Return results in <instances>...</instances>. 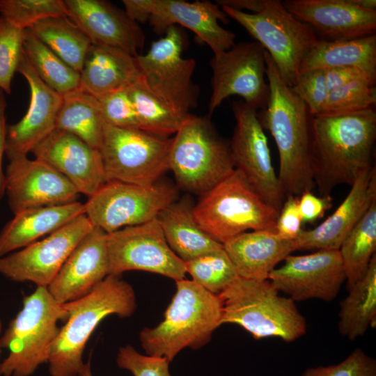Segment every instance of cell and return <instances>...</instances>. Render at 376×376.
<instances>
[{
	"mask_svg": "<svg viewBox=\"0 0 376 376\" xmlns=\"http://www.w3.org/2000/svg\"><path fill=\"white\" fill-rule=\"evenodd\" d=\"M340 302L338 329L350 340L363 336L376 318V255L365 276Z\"/></svg>",
	"mask_w": 376,
	"mask_h": 376,
	"instance_id": "obj_31",
	"label": "cell"
},
{
	"mask_svg": "<svg viewBox=\"0 0 376 376\" xmlns=\"http://www.w3.org/2000/svg\"><path fill=\"white\" fill-rule=\"evenodd\" d=\"M344 66L376 73V34L347 40L319 39L304 58L299 73Z\"/></svg>",
	"mask_w": 376,
	"mask_h": 376,
	"instance_id": "obj_30",
	"label": "cell"
},
{
	"mask_svg": "<svg viewBox=\"0 0 376 376\" xmlns=\"http://www.w3.org/2000/svg\"><path fill=\"white\" fill-rule=\"evenodd\" d=\"M178 198V188L168 182L142 186L107 181L88 197L84 214L93 226L111 233L156 219Z\"/></svg>",
	"mask_w": 376,
	"mask_h": 376,
	"instance_id": "obj_11",
	"label": "cell"
},
{
	"mask_svg": "<svg viewBox=\"0 0 376 376\" xmlns=\"http://www.w3.org/2000/svg\"><path fill=\"white\" fill-rule=\"evenodd\" d=\"M31 152L88 198L107 182L100 150L68 132L54 129Z\"/></svg>",
	"mask_w": 376,
	"mask_h": 376,
	"instance_id": "obj_20",
	"label": "cell"
},
{
	"mask_svg": "<svg viewBox=\"0 0 376 376\" xmlns=\"http://www.w3.org/2000/svg\"><path fill=\"white\" fill-rule=\"evenodd\" d=\"M79 376H93L91 373L90 362L84 363V367Z\"/></svg>",
	"mask_w": 376,
	"mask_h": 376,
	"instance_id": "obj_50",
	"label": "cell"
},
{
	"mask_svg": "<svg viewBox=\"0 0 376 376\" xmlns=\"http://www.w3.org/2000/svg\"><path fill=\"white\" fill-rule=\"evenodd\" d=\"M292 91L305 103L313 117L319 116L329 95L324 70L300 72Z\"/></svg>",
	"mask_w": 376,
	"mask_h": 376,
	"instance_id": "obj_42",
	"label": "cell"
},
{
	"mask_svg": "<svg viewBox=\"0 0 376 376\" xmlns=\"http://www.w3.org/2000/svg\"><path fill=\"white\" fill-rule=\"evenodd\" d=\"M283 3L321 40H347L375 34L376 10L363 8L364 0H286Z\"/></svg>",
	"mask_w": 376,
	"mask_h": 376,
	"instance_id": "obj_19",
	"label": "cell"
},
{
	"mask_svg": "<svg viewBox=\"0 0 376 376\" xmlns=\"http://www.w3.org/2000/svg\"><path fill=\"white\" fill-rule=\"evenodd\" d=\"M24 54L40 79L61 95L80 87V73L54 53L27 29L24 30Z\"/></svg>",
	"mask_w": 376,
	"mask_h": 376,
	"instance_id": "obj_35",
	"label": "cell"
},
{
	"mask_svg": "<svg viewBox=\"0 0 376 376\" xmlns=\"http://www.w3.org/2000/svg\"><path fill=\"white\" fill-rule=\"evenodd\" d=\"M1 330H2V322H1V320L0 319V336H1ZM1 347L0 346V357H1Z\"/></svg>",
	"mask_w": 376,
	"mask_h": 376,
	"instance_id": "obj_51",
	"label": "cell"
},
{
	"mask_svg": "<svg viewBox=\"0 0 376 376\" xmlns=\"http://www.w3.org/2000/svg\"><path fill=\"white\" fill-rule=\"evenodd\" d=\"M96 98L102 118L107 125L122 128H139L128 87Z\"/></svg>",
	"mask_w": 376,
	"mask_h": 376,
	"instance_id": "obj_41",
	"label": "cell"
},
{
	"mask_svg": "<svg viewBox=\"0 0 376 376\" xmlns=\"http://www.w3.org/2000/svg\"><path fill=\"white\" fill-rule=\"evenodd\" d=\"M62 97L55 129L72 134L100 150L106 123L97 99L80 88Z\"/></svg>",
	"mask_w": 376,
	"mask_h": 376,
	"instance_id": "obj_32",
	"label": "cell"
},
{
	"mask_svg": "<svg viewBox=\"0 0 376 376\" xmlns=\"http://www.w3.org/2000/svg\"><path fill=\"white\" fill-rule=\"evenodd\" d=\"M219 296L221 324H237L256 340L275 337L290 343L306 332V319L295 301L280 295L268 279L238 276Z\"/></svg>",
	"mask_w": 376,
	"mask_h": 376,
	"instance_id": "obj_5",
	"label": "cell"
},
{
	"mask_svg": "<svg viewBox=\"0 0 376 376\" xmlns=\"http://www.w3.org/2000/svg\"><path fill=\"white\" fill-rule=\"evenodd\" d=\"M221 8L265 49L281 77L292 86L304 58L319 40L315 31L291 14L279 0H265L256 13L226 6Z\"/></svg>",
	"mask_w": 376,
	"mask_h": 376,
	"instance_id": "obj_9",
	"label": "cell"
},
{
	"mask_svg": "<svg viewBox=\"0 0 376 376\" xmlns=\"http://www.w3.org/2000/svg\"><path fill=\"white\" fill-rule=\"evenodd\" d=\"M269 95L258 113L264 130L274 139L279 156V179L285 197L311 191L315 184L311 169V125L313 116L305 103L281 77L265 51Z\"/></svg>",
	"mask_w": 376,
	"mask_h": 376,
	"instance_id": "obj_2",
	"label": "cell"
},
{
	"mask_svg": "<svg viewBox=\"0 0 376 376\" xmlns=\"http://www.w3.org/2000/svg\"><path fill=\"white\" fill-rule=\"evenodd\" d=\"M154 0H123L125 13L135 23L149 20Z\"/></svg>",
	"mask_w": 376,
	"mask_h": 376,
	"instance_id": "obj_48",
	"label": "cell"
},
{
	"mask_svg": "<svg viewBox=\"0 0 376 376\" xmlns=\"http://www.w3.org/2000/svg\"><path fill=\"white\" fill-rule=\"evenodd\" d=\"M324 74L329 92L364 76L376 77V73L353 66L328 68L324 70Z\"/></svg>",
	"mask_w": 376,
	"mask_h": 376,
	"instance_id": "obj_47",
	"label": "cell"
},
{
	"mask_svg": "<svg viewBox=\"0 0 376 376\" xmlns=\"http://www.w3.org/2000/svg\"><path fill=\"white\" fill-rule=\"evenodd\" d=\"M140 77L136 56L120 49L92 45L80 72L79 88L99 97L128 87Z\"/></svg>",
	"mask_w": 376,
	"mask_h": 376,
	"instance_id": "obj_28",
	"label": "cell"
},
{
	"mask_svg": "<svg viewBox=\"0 0 376 376\" xmlns=\"http://www.w3.org/2000/svg\"><path fill=\"white\" fill-rule=\"evenodd\" d=\"M94 226L81 214L45 238L0 257V274L47 288L70 253Z\"/></svg>",
	"mask_w": 376,
	"mask_h": 376,
	"instance_id": "obj_16",
	"label": "cell"
},
{
	"mask_svg": "<svg viewBox=\"0 0 376 376\" xmlns=\"http://www.w3.org/2000/svg\"><path fill=\"white\" fill-rule=\"evenodd\" d=\"M176 291L156 327L139 334L148 355L164 357L170 363L183 349H198L207 343L221 325L222 303L214 295L192 280L175 281Z\"/></svg>",
	"mask_w": 376,
	"mask_h": 376,
	"instance_id": "obj_4",
	"label": "cell"
},
{
	"mask_svg": "<svg viewBox=\"0 0 376 376\" xmlns=\"http://www.w3.org/2000/svg\"><path fill=\"white\" fill-rule=\"evenodd\" d=\"M194 207L191 199L185 196L169 205L157 217L168 245L185 263L224 247L201 227Z\"/></svg>",
	"mask_w": 376,
	"mask_h": 376,
	"instance_id": "obj_29",
	"label": "cell"
},
{
	"mask_svg": "<svg viewBox=\"0 0 376 376\" xmlns=\"http://www.w3.org/2000/svg\"><path fill=\"white\" fill-rule=\"evenodd\" d=\"M376 139L374 107L335 116L313 117L311 169L320 196H330L338 185H352L358 175L373 166Z\"/></svg>",
	"mask_w": 376,
	"mask_h": 376,
	"instance_id": "obj_1",
	"label": "cell"
},
{
	"mask_svg": "<svg viewBox=\"0 0 376 376\" xmlns=\"http://www.w3.org/2000/svg\"><path fill=\"white\" fill-rule=\"evenodd\" d=\"M68 17L88 38L92 45L122 49L139 55L145 35L125 11L103 0H64Z\"/></svg>",
	"mask_w": 376,
	"mask_h": 376,
	"instance_id": "obj_22",
	"label": "cell"
},
{
	"mask_svg": "<svg viewBox=\"0 0 376 376\" xmlns=\"http://www.w3.org/2000/svg\"><path fill=\"white\" fill-rule=\"evenodd\" d=\"M185 263L192 281L217 295L239 276L224 247Z\"/></svg>",
	"mask_w": 376,
	"mask_h": 376,
	"instance_id": "obj_37",
	"label": "cell"
},
{
	"mask_svg": "<svg viewBox=\"0 0 376 376\" xmlns=\"http://www.w3.org/2000/svg\"><path fill=\"white\" fill-rule=\"evenodd\" d=\"M29 29L68 65L81 72L92 43L68 17H48Z\"/></svg>",
	"mask_w": 376,
	"mask_h": 376,
	"instance_id": "obj_33",
	"label": "cell"
},
{
	"mask_svg": "<svg viewBox=\"0 0 376 376\" xmlns=\"http://www.w3.org/2000/svg\"><path fill=\"white\" fill-rule=\"evenodd\" d=\"M109 275L107 233L94 226L77 244L47 290L60 304L88 295Z\"/></svg>",
	"mask_w": 376,
	"mask_h": 376,
	"instance_id": "obj_21",
	"label": "cell"
},
{
	"mask_svg": "<svg viewBox=\"0 0 376 376\" xmlns=\"http://www.w3.org/2000/svg\"><path fill=\"white\" fill-rule=\"evenodd\" d=\"M17 72L26 79L31 95L27 111L23 118L17 123L7 126L5 154L8 159L27 155L55 129L63 97L40 79L24 52Z\"/></svg>",
	"mask_w": 376,
	"mask_h": 376,
	"instance_id": "obj_24",
	"label": "cell"
},
{
	"mask_svg": "<svg viewBox=\"0 0 376 376\" xmlns=\"http://www.w3.org/2000/svg\"><path fill=\"white\" fill-rule=\"evenodd\" d=\"M109 275L141 270L185 279V263L171 249L157 219L107 233Z\"/></svg>",
	"mask_w": 376,
	"mask_h": 376,
	"instance_id": "obj_14",
	"label": "cell"
},
{
	"mask_svg": "<svg viewBox=\"0 0 376 376\" xmlns=\"http://www.w3.org/2000/svg\"><path fill=\"white\" fill-rule=\"evenodd\" d=\"M299 196H287L279 212L276 222V233L283 238L295 240L301 231L303 223L299 210Z\"/></svg>",
	"mask_w": 376,
	"mask_h": 376,
	"instance_id": "obj_45",
	"label": "cell"
},
{
	"mask_svg": "<svg viewBox=\"0 0 376 376\" xmlns=\"http://www.w3.org/2000/svg\"><path fill=\"white\" fill-rule=\"evenodd\" d=\"M268 280L279 292L294 301L318 299L334 300L346 280L338 250H320L311 253L290 255Z\"/></svg>",
	"mask_w": 376,
	"mask_h": 376,
	"instance_id": "obj_17",
	"label": "cell"
},
{
	"mask_svg": "<svg viewBox=\"0 0 376 376\" xmlns=\"http://www.w3.org/2000/svg\"><path fill=\"white\" fill-rule=\"evenodd\" d=\"M137 116L139 128L148 132L169 136L175 134L187 118L164 100L154 94L141 76L128 86Z\"/></svg>",
	"mask_w": 376,
	"mask_h": 376,
	"instance_id": "obj_36",
	"label": "cell"
},
{
	"mask_svg": "<svg viewBox=\"0 0 376 376\" xmlns=\"http://www.w3.org/2000/svg\"><path fill=\"white\" fill-rule=\"evenodd\" d=\"M172 138L105 125L100 148L107 181L148 186L169 170Z\"/></svg>",
	"mask_w": 376,
	"mask_h": 376,
	"instance_id": "obj_10",
	"label": "cell"
},
{
	"mask_svg": "<svg viewBox=\"0 0 376 376\" xmlns=\"http://www.w3.org/2000/svg\"><path fill=\"white\" fill-rule=\"evenodd\" d=\"M63 305L68 316L49 350L51 376H79L84 365L86 345L100 322L111 315L130 317L136 308L132 285L121 276L113 274L88 295Z\"/></svg>",
	"mask_w": 376,
	"mask_h": 376,
	"instance_id": "obj_3",
	"label": "cell"
},
{
	"mask_svg": "<svg viewBox=\"0 0 376 376\" xmlns=\"http://www.w3.org/2000/svg\"><path fill=\"white\" fill-rule=\"evenodd\" d=\"M116 363L120 368L129 370L134 376H171L170 362L166 359L143 355L130 345L119 349Z\"/></svg>",
	"mask_w": 376,
	"mask_h": 376,
	"instance_id": "obj_44",
	"label": "cell"
},
{
	"mask_svg": "<svg viewBox=\"0 0 376 376\" xmlns=\"http://www.w3.org/2000/svg\"><path fill=\"white\" fill-rule=\"evenodd\" d=\"M0 14L23 30L48 17H68L63 0H0Z\"/></svg>",
	"mask_w": 376,
	"mask_h": 376,
	"instance_id": "obj_39",
	"label": "cell"
},
{
	"mask_svg": "<svg viewBox=\"0 0 376 376\" xmlns=\"http://www.w3.org/2000/svg\"><path fill=\"white\" fill-rule=\"evenodd\" d=\"M84 214V203L30 208L14 214L0 232V257L21 249Z\"/></svg>",
	"mask_w": 376,
	"mask_h": 376,
	"instance_id": "obj_27",
	"label": "cell"
},
{
	"mask_svg": "<svg viewBox=\"0 0 376 376\" xmlns=\"http://www.w3.org/2000/svg\"><path fill=\"white\" fill-rule=\"evenodd\" d=\"M184 36L177 26L169 27L164 36L154 41L145 54L136 56L146 86L185 115L196 102L197 93L191 77L196 62L182 56Z\"/></svg>",
	"mask_w": 376,
	"mask_h": 376,
	"instance_id": "obj_12",
	"label": "cell"
},
{
	"mask_svg": "<svg viewBox=\"0 0 376 376\" xmlns=\"http://www.w3.org/2000/svg\"><path fill=\"white\" fill-rule=\"evenodd\" d=\"M194 213L201 227L221 244L249 230L276 232L279 215L235 169L201 196Z\"/></svg>",
	"mask_w": 376,
	"mask_h": 376,
	"instance_id": "obj_7",
	"label": "cell"
},
{
	"mask_svg": "<svg viewBox=\"0 0 376 376\" xmlns=\"http://www.w3.org/2000/svg\"><path fill=\"white\" fill-rule=\"evenodd\" d=\"M228 17L217 3L207 1L154 0L149 22L157 34H164L172 26L181 25L194 32L214 54L232 47L235 35L219 24Z\"/></svg>",
	"mask_w": 376,
	"mask_h": 376,
	"instance_id": "obj_23",
	"label": "cell"
},
{
	"mask_svg": "<svg viewBox=\"0 0 376 376\" xmlns=\"http://www.w3.org/2000/svg\"><path fill=\"white\" fill-rule=\"evenodd\" d=\"M376 251V200L341 244V257L347 288L366 274Z\"/></svg>",
	"mask_w": 376,
	"mask_h": 376,
	"instance_id": "obj_34",
	"label": "cell"
},
{
	"mask_svg": "<svg viewBox=\"0 0 376 376\" xmlns=\"http://www.w3.org/2000/svg\"><path fill=\"white\" fill-rule=\"evenodd\" d=\"M301 376H376V361L356 348L340 363L309 368Z\"/></svg>",
	"mask_w": 376,
	"mask_h": 376,
	"instance_id": "obj_43",
	"label": "cell"
},
{
	"mask_svg": "<svg viewBox=\"0 0 376 376\" xmlns=\"http://www.w3.org/2000/svg\"><path fill=\"white\" fill-rule=\"evenodd\" d=\"M5 171V193L14 214L44 206L77 201L79 192L62 174L47 163L27 155L8 159Z\"/></svg>",
	"mask_w": 376,
	"mask_h": 376,
	"instance_id": "obj_18",
	"label": "cell"
},
{
	"mask_svg": "<svg viewBox=\"0 0 376 376\" xmlns=\"http://www.w3.org/2000/svg\"><path fill=\"white\" fill-rule=\"evenodd\" d=\"M6 101L3 91L0 90V201L5 194V172L2 168L3 156L5 153L7 125L6 123Z\"/></svg>",
	"mask_w": 376,
	"mask_h": 376,
	"instance_id": "obj_49",
	"label": "cell"
},
{
	"mask_svg": "<svg viewBox=\"0 0 376 376\" xmlns=\"http://www.w3.org/2000/svg\"><path fill=\"white\" fill-rule=\"evenodd\" d=\"M223 245L240 277L260 281L267 280L276 265L297 251L294 240L267 230L245 232Z\"/></svg>",
	"mask_w": 376,
	"mask_h": 376,
	"instance_id": "obj_26",
	"label": "cell"
},
{
	"mask_svg": "<svg viewBox=\"0 0 376 376\" xmlns=\"http://www.w3.org/2000/svg\"><path fill=\"white\" fill-rule=\"evenodd\" d=\"M235 118L230 149L235 169L279 212L285 194L274 171L268 141L256 109L242 100L234 101Z\"/></svg>",
	"mask_w": 376,
	"mask_h": 376,
	"instance_id": "obj_15",
	"label": "cell"
},
{
	"mask_svg": "<svg viewBox=\"0 0 376 376\" xmlns=\"http://www.w3.org/2000/svg\"><path fill=\"white\" fill-rule=\"evenodd\" d=\"M375 81V76L367 75L331 91L318 116H341L374 107Z\"/></svg>",
	"mask_w": 376,
	"mask_h": 376,
	"instance_id": "obj_38",
	"label": "cell"
},
{
	"mask_svg": "<svg viewBox=\"0 0 376 376\" xmlns=\"http://www.w3.org/2000/svg\"><path fill=\"white\" fill-rule=\"evenodd\" d=\"M376 200L375 166L363 170L340 205L322 223L302 230L294 240L297 250H338L356 224Z\"/></svg>",
	"mask_w": 376,
	"mask_h": 376,
	"instance_id": "obj_25",
	"label": "cell"
},
{
	"mask_svg": "<svg viewBox=\"0 0 376 376\" xmlns=\"http://www.w3.org/2000/svg\"><path fill=\"white\" fill-rule=\"evenodd\" d=\"M331 205L330 196L318 197L307 191L299 197L298 206L303 222H313L321 218Z\"/></svg>",
	"mask_w": 376,
	"mask_h": 376,
	"instance_id": "obj_46",
	"label": "cell"
},
{
	"mask_svg": "<svg viewBox=\"0 0 376 376\" xmlns=\"http://www.w3.org/2000/svg\"><path fill=\"white\" fill-rule=\"evenodd\" d=\"M24 30L0 14V90L10 93L11 81L24 54Z\"/></svg>",
	"mask_w": 376,
	"mask_h": 376,
	"instance_id": "obj_40",
	"label": "cell"
},
{
	"mask_svg": "<svg viewBox=\"0 0 376 376\" xmlns=\"http://www.w3.org/2000/svg\"><path fill=\"white\" fill-rule=\"evenodd\" d=\"M175 134L169 170L178 189L201 196L235 169L230 143L219 136L209 116L190 114Z\"/></svg>",
	"mask_w": 376,
	"mask_h": 376,
	"instance_id": "obj_8",
	"label": "cell"
},
{
	"mask_svg": "<svg viewBox=\"0 0 376 376\" xmlns=\"http://www.w3.org/2000/svg\"><path fill=\"white\" fill-rule=\"evenodd\" d=\"M68 313L47 288L37 287L24 297L22 309L0 336V346L9 353L0 363V376H30L47 363L58 335V321Z\"/></svg>",
	"mask_w": 376,
	"mask_h": 376,
	"instance_id": "obj_6",
	"label": "cell"
},
{
	"mask_svg": "<svg viewBox=\"0 0 376 376\" xmlns=\"http://www.w3.org/2000/svg\"><path fill=\"white\" fill-rule=\"evenodd\" d=\"M265 50L256 41L235 43L229 49L214 54L210 113L230 96L238 95L256 109L265 107L269 95Z\"/></svg>",
	"mask_w": 376,
	"mask_h": 376,
	"instance_id": "obj_13",
	"label": "cell"
}]
</instances>
